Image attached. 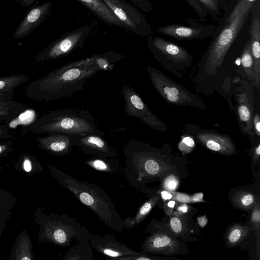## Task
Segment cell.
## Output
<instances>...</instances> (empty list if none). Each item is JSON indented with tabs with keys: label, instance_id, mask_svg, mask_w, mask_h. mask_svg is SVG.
Listing matches in <instances>:
<instances>
[{
	"label": "cell",
	"instance_id": "1",
	"mask_svg": "<svg viewBox=\"0 0 260 260\" xmlns=\"http://www.w3.org/2000/svg\"><path fill=\"white\" fill-rule=\"evenodd\" d=\"M100 71L95 54L73 61L30 83L25 94L46 102L68 97L83 89L87 79Z\"/></svg>",
	"mask_w": 260,
	"mask_h": 260
},
{
	"label": "cell",
	"instance_id": "2",
	"mask_svg": "<svg viewBox=\"0 0 260 260\" xmlns=\"http://www.w3.org/2000/svg\"><path fill=\"white\" fill-rule=\"evenodd\" d=\"M57 182L93 211L107 226L116 232L124 229L123 220L108 194L95 184L80 181L55 167L49 166Z\"/></svg>",
	"mask_w": 260,
	"mask_h": 260
},
{
	"label": "cell",
	"instance_id": "3",
	"mask_svg": "<svg viewBox=\"0 0 260 260\" xmlns=\"http://www.w3.org/2000/svg\"><path fill=\"white\" fill-rule=\"evenodd\" d=\"M123 151L125 176L133 186L161 177L170 169L157 149L140 141L130 140Z\"/></svg>",
	"mask_w": 260,
	"mask_h": 260
},
{
	"label": "cell",
	"instance_id": "4",
	"mask_svg": "<svg viewBox=\"0 0 260 260\" xmlns=\"http://www.w3.org/2000/svg\"><path fill=\"white\" fill-rule=\"evenodd\" d=\"M29 129L36 134L64 133L83 135L88 134L104 137L91 114L84 110L63 109L50 111L31 123Z\"/></svg>",
	"mask_w": 260,
	"mask_h": 260
},
{
	"label": "cell",
	"instance_id": "5",
	"mask_svg": "<svg viewBox=\"0 0 260 260\" xmlns=\"http://www.w3.org/2000/svg\"><path fill=\"white\" fill-rule=\"evenodd\" d=\"M252 6L243 8L233 18H224L222 27L218 31H215V36L204 57L203 68L207 75H215L221 67L229 49L251 12Z\"/></svg>",
	"mask_w": 260,
	"mask_h": 260
},
{
	"label": "cell",
	"instance_id": "6",
	"mask_svg": "<svg viewBox=\"0 0 260 260\" xmlns=\"http://www.w3.org/2000/svg\"><path fill=\"white\" fill-rule=\"evenodd\" d=\"M91 234L73 217L67 214L51 215L46 216L42 222L40 239L64 247L71 245L75 239L78 241Z\"/></svg>",
	"mask_w": 260,
	"mask_h": 260
},
{
	"label": "cell",
	"instance_id": "7",
	"mask_svg": "<svg viewBox=\"0 0 260 260\" xmlns=\"http://www.w3.org/2000/svg\"><path fill=\"white\" fill-rule=\"evenodd\" d=\"M147 43L157 61L178 78H182L192 64L191 55L180 46L152 34L147 37Z\"/></svg>",
	"mask_w": 260,
	"mask_h": 260
},
{
	"label": "cell",
	"instance_id": "8",
	"mask_svg": "<svg viewBox=\"0 0 260 260\" xmlns=\"http://www.w3.org/2000/svg\"><path fill=\"white\" fill-rule=\"evenodd\" d=\"M147 71L154 88L168 104L181 106H191L205 109L203 101L197 95L170 79L153 67Z\"/></svg>",
	"mask_w": 260,
	"mask_h": 260
},
{
	"label": "cell",
	"instance_id": "9",
	"mask_svg": "<svg viewBox=\"0 0 260 260\" xmlns=\"http://www.w3.org/2000/svg\"><path fill=\"white\" fill-rule=\"evenodd\" d=\"M91 30V25H84L66 32L36 56L37 62H44L63 57L77 48H82Z\"/></svg>",
	"mask_w": 260,
	"mask_h": 260
},
{
	"label": "cell",
	"instance_id": "10",
	"mask_svg": "<svg viewBox=\"0 0 260 260\" xmlns=\"http://www.w3.org/2000/svg\"><path fill=\"white\" fill-rule=\"evenodd\" d=\"M126 29L141 37L151 34V27L145 16L125 0H103Z\"/></svg>",
	"mask_w": 260,
	"mask_h": 260
},
{
	"label": "cell",
	"instance_id": "11",
	"mask_svg": "<svg viewBox=\"0 0 260 260\" xmlns=\"http://www.w3.org/2000/svg\"><path fill=\"white\" fill-rule=\"evenodd\" d=\"M240 83L235 94L238 123L243 135L252 137L255 135L252 122L254 115L253 85L246 79L241 80Z\"/></svg>",
	"mask_w": 260,
	"mask_h": 260
},
{
	"label": "cell",
	"instance_id": "12",
	"mask_svg": "<svg viewBox=\"0 0 260 260\" xmlns=\"http://www.w3.org/2000/svg\"><path fill=\"white\" fill-rule=\"evenodd\" d=\"M121 92L125 103L124 110L128 115L140 119L155 130L161 132L167 131L166 123L149 110L140 95L133 88L125 84L123 86Z\"/></svg>",
	"mask_w": 260,
	"mask_h": 260
},
{
	"label": "cell",
	"instance_id": "13",
	"mask_svg": "<svg viewBox=\"0 0 260 260\" xmlns=\"http://www.w3.org/2000/svg\"><path fill=\"white\" fill-rule=\"evenodd\" d=\"M189 26L171 24L157 27L159 32L178 40H201L214 34L216 27L214 25H203L195 21L188 20Z\"/></svg>",
	"mask_w": 260,
	"mask_h": 260
},
{
	"label": "cell",
	"instance_id": "14",
	"mask_svg": "<svg viewBox=\"0 0 260 260\" xmlns=\"http://www.w3.org/2000/svg\"><path fill=\"white\" fill-rule=\"evenodd\" d=\"M89 241L92 248L107 257L109 259L117 260L121 257L140 253L131 249L124 243L120 242L113 236L108 234L104 235L92 234Z\"/></svg>",
	"mask_w": 260,
	"mask_h": 260
},
{
	"label": "cell",
	"instance_id": "15",
	"mask_svg": "<svg viewBox=\"0 0 260 260\" xmlns=\"http://www.w3.org/2000/svg\"><path fill=\"white\" fill-rule=\"evenodd\" d=\"M71 136L74 145L86 154L108 158L115 157L117 155V149L110 146L104 137L92 134Z\"/></svg>",
	"mask_w": 260,
	"mask_h": 260
},
{
	"label": "cell",
	"instance_id": "16",
	"mask_svg": "<svg viewBox=\"0 0 260 260\" xmlns=\"http://www.w3.org/2000/svg\"><path fill=\"white\" fill-rule=\"evenodd\" d=\"M38 1L27 12L13 34L15 39H21L31 32L51 12L52 3L48 1L39 5Z\"/></svg>",
	"mask_w": 260,
	"mask_h": 260
},
{
	"label": "cell",
	"instance_id": "17",
	"mask_svg": "<svg viewBox=\"0 0 260 260\" xmlns=\"http://www.w3.org/2000/svg\"><path fill=\"white\" fill-rule=\"evenodd\" d=\"M191 128L197 140L209 150L225 155L236 153L235 146L229 136L212 131L200 129L196 126V130Z\"/></svg>",
	"mask_w": 260,
	"mask_h": 260
},
{
	"label": "cell",
	"instance_id": "18",
	"mask_svg": "<svg viewBox=\"0 0 260 260\" xmlns=\"http://www.w3.org/2000/svg\"><path fill=\"white\" fill-rule=\"evenodd\" d=\"M252 20L250 27V43L253 60L255 79L254 86L260 90V15L259 1L257 0L252 6Z\"/></svg>",
	"mask_w": 260,
	"mask_h": 260
},
{
	"label": "cell",
	"instance_id": "19",
	"mask_svg": "<svg viewBox=\"0 0 260 260\" xmlns=\"http://www.w3.org/2000/svg\"><path fill=\"white\" fill-rule=\"evenodd\" d=\"M141 247L142 251L147 253L168 255L178 251L179 243L164 233L154 232L145 240Z\"/></svg>",
	"mask_w": 260,
	"mask_h": 260
},
{
	"label": "cell",
	"instance_id": "20",
	"mask_svg": "<svg viewBox=\"0 0 260 260\" xmlns=\"http://www.w3.org/2000/svg\"><path fill=\"white\" fill-rule=\"evenodd\" d=\"M36 139L40 149L55 155L68 154L74 145L71 134L51 133L48 136L37 137Z\"/></svg>",
	"mask_w": 260,
	"mask_h": 260
},
{
	"label": "cell",
	"instance_id": "21",
	"mask_svg": "<svg viewBox=\"0 0 260 260\" xmlns=\"http://www.w3.org/2000/svg\"><path fill=\"white\" fill-rule=\"evenodd\" d=\"M87 8L94 15L108 25L125 28L103 0H76Z\"/></svg>",
	"mask_w": 260,
	"mask_h": 260
},
{
	"label": "cell",
	"instance_id": "22",
	"mask_svg": "<svg viewBox=\"0 0 260 260\" xmlns=\"http://www.w3.org/2000/svg\"><path fill=\"white\" fill-rule=\"evenodd\" d=\"M29 79L25 74L0 77V99L6 101L12 100L15 89Z\"/></svg>",
	"mask_w": 260,
	"mask_h": 260
},
{
	"label": "cell",
	"instance_id": "23",
	"mask_svg": "<svg viewBox=\"0 0 260 260\" xmlns=\"http://www.w3.org/2000/svg\"><path fill=\"white\" fill-rule=\"evenodd\" d=\"M91 235L79 240L78 242L67 252L63 259L94 260L92 247L89 243Z\"/></svg>",
	"mask_w": 260,
	"mask_h": 260
},
{
	"label": "cell",
	"instance_id": "24",
	"mask_svg": "<svg viewBox=\"0 0 260 260\" xmlns=\"http://www.w3.org/2000/svg\"><path fill=\"white\" fill-rule=\"evenodd\" d=\"M159 199L160 196L158 194L153 196L141 205L134 216L127 217L122 219L124 229H131L139 224L148 215Z\"/></svg>",
	"mask_w": 260,
	"mask_h": 260
},
{
	"label": "cell",
	"instance_id": "25",
	"mask_svg": "<svg viewBox=\"0 0 260 260\" xmlns=\"http://www.w3.org/2000/svg\"><path fill=\"white\" fill-rule=\"evenodd\" d=\"M26 109V106L23 103L0 99V123L13 120Z\"/></svg>",
	"mask_w": 260,
	"mask_h": 260
},
{
	"label": "cell",
	"instance_id": "26",
	"mask_svg": "<svg viewBox=\"0 0 260 260\" xmlns=\"http://www.w3.org/2000/svg\"><path fill=\"white\" fill-rule=\"evenodd\" d=\"M241 62L244 77L254 86L255 75L249 40L246 42L242 52Z\"/></svg>",
	"mask_w": 260,
	"mask_h": 260
},
{
	"label": "cell",
	"instance_id": "27",
	"mask_svg": "<svg viewBox=\"0 0 260 260\" xmlns=\"http://www.w3.org/2000/svg\"><path fill=\"white\" fill-rule=\"evenodd\" d=\"M233 203L240 209L250 210L257 203L259 198L249 191L239 190L236 191L232 196Z\"/></svg>",
	"mask_w": 260,
	"mask_h": 260
},
{
	"label": "cell",
	"instance_id": "28",
	"mask_svg": "<svg viewBox=\"0 0 260 260\" xmlns=\"http://www.w3.org/2000/svg\"><path fill=\"white\" fill-rule=\"evenodd\" d=\"M251 228L247 226L234 224L230 227L226 234V243L234 246L242 241L248 235Z\"/></svg>",
	"mask_w": 260,
	"mask_h": 260
},
{
	"label": "cell",
	"instance_id": "29",
	"mask_svg": "<svg viewBox=\"0 0 260 260\" xmlns=\"http://www.w3.org/2000/svg\"><path fill=\"white\" fill-rule=\"evenodd\" d=\"M124 55L113 51L103 54H95L96 63L101 71H111L114 67V63L124 58Z\"/></svg>",
	"mask_w": 260,
	"mask_h": 260
},
{
	"label": "cell",
	"instance_id": "30",
	"mask_svg": "<svg viewBox=\"0 0 260 260\" xmlns=\"http://www.w3.org/2000/svg\"><path fill=\"white\" fill-rule=\"evenodd\" d=\"M85 164L99 171L112 173L115 171L108 157L94 156L86 160Z\"/></svg>",
	"mask_w": 260,
	"mask_h": 260
},
{
	"label": "cell",
	"instance_id": "31",
	"mask_svg": "<svg viewBox=\"0 0 260 260\" xmlns=\"http://www.w3.org/2000/svg\"><path fill=\"white\" fill-rule=\"evenodd\" d=\"M16 259L19 260H31L32 259L30 240L25 235L22 237L17 246Z\"/></svg>",
	"mask_w": 260,
	"mask_h": 260
},
{
	"label": "cell",
	"instance_id": "32",
	"mask_svg": "<svg viewBox=\"0 0 260 260\" xmlns=\"http://www.w3.org/2000/svg\"><path fill=\"white\" fill-rule=\"evenodd\" d=\"M212 16L219 15L220 5L219 0H197Z\"/></svg>",
	"mask_w": 260,
	"mask_h": 260
},
{
	"label": "cell",
	"instance_id": "33",
	"mask_svg": "<svg viewBox=\"0 0 260 260\" xmlns=\"http://www.w3.org/2000/svg\"><path fill=\"white\" fill-rule=\"evenodd\" d=\"M179 185V180L176 175L170 174L162 180L161 187L164 190L173 191L177 189Z\"/></svg>",
	"mask_w": 260,
	"mask_h": 260
},
{
	"label": "cell",
	"instance_id": "34",
	"mask_svg": "<svg viewBox=\"0 0 260 260\" xmlns=\"http://www.w3.org/2000/svg\"><path fill=\"white\" fill-rule=\"evenodd\" d=\"M252 211L250 217V222L252 228L259 231L260 228V205L259 201L251 209Z\"/></svg>",
	"mask_w": 260,
	"mask_h": 260
},
{
	"label": "cell",
	"instance_id": "35",
	"mask_svg": "<svg viewBox=\"0 0 260 260\" xmlns=\"http://www.w3.org/2000/svg\"><path fill=\"white\" fill-rule=\"evenodd\" d=\"M195 146V143L191 137H182L178 144V149L182 152L187 153L190 152Z\"/></svg>",
	"mask_w": 260,
	"mask_h": 260
},
{
	"label": "cell",
	"instance_id": "36",
	"mask_svg": "<svg viewBox=\"0 0 260 260\" xmlns=\"http://www.w3.org/2000/svg\"><path fill=\"white\" fill-rule=\"evenodd\" d=\"M170 219V225L172 231L177 234H180L183 230V224L180 215L173 212Z\"/></svg>",
	"mask_w": 260,
	"mask_h": 260
},
{
	"label": "cell",
	"instance_id": "37",
	"mask_svg": "<svg viewBox=\"0 0 260 260\" xmlns=\"http://www.w3.org/2000/svg\"><path fill=\"white\" fill-rule=\"evenodd\" d=\"M158 259H170V258L158 257L148 255V253L142 251L138 254L121 257L117 260H156Z\"/></svg>",
	"mask_w": 260,
	"mask_h": 260
},
{
	"label": "cell",
	"instance_id": "38",
	"mask_svg": "<svg viewBox=\"0 0 260 260\" xmlns=\"http://www.w3.org/2000/svg\"><path fill=\"white\" fill-rule=\"evenodd\" d=\"M198 13L200 19L205 20L206 18L207 11L197 0H185Z\"/></svg>",
	"mask_w": 260,
	"mask_h": 260
},
{
	"label": "cell",
	"instance_id": "39",
	"mask_svg": "<svg viewBox=\"0 0 260 260\" xmlns=\"http://www.w3.org/2000/svg\"><path fill=\"white\" fill-rule=\"evenodd\" d=\"M126 1V0H125ZM136 6L143 12L148 13L153 11L152 4L149 0H127Z\"/></svg>",
	"mask_w": 260,
	"mask_h": 260
},
{
	"label": "cell",
	"instance_id": "40",
	"mask_svg": "<svg viewBox=\"0 0 260 260\" xmlns=\"http://www.w3.org/2000/svg\"><path fill=\"white\" fill-rule=\"evenodd\" d=\"M172 193V199L179 203H193L192 197L188 194L176 192V191H171Z\"/></svg>",
	"mask_w": 260,
	"mask_h": 260
},
{
	"label": "cell",
	"instance_id": "41",
	"mask_svg": "<svg viewBox=\"0 0 260 260\" xmlns=\"http://www.w3.org/2000/svg\"><path fill=\"white\" fill-rule=\"evenodd\" d=\"M13 142L10 140L6 141H0V157L7 154L13 151Z\"/></svg>",
	"mask_w": 260,
	"mask_h": 260
},
{
	"label": "cell",
	"instance_id": "42",
	"mask_svg": "<svg viewBox=\"0 0 260 260\" xmlns=\"http://www.w3.org/2000/svg\"><path fill=\"white\" fill-rule=\"evenodd\" d=\"M167 203L164 202L163 208L166 212V213L169 215L171 216L173 212V209L176 205L177 201L174 200H170Z\"/></svg>",
	"mask_w": 260,
	"mask_h": 260
},
{
	"label": "cell",
	"instance_id": "43",
	"mask_svg": "<svg viewBox=\"0 0 260 260\" xmlns=\"http://www.w3.org/2000/svg\"><path fill=\"white\" fill-rule=\"evenodd\" d=\"M253 126L255 132V134L260 137V116L258 113H256L253 117Z\"/></svg>",
	"mask_w": 260,
	"mask_h": 260
},
{
	"label": "cell",
	"instance_id": "44",
	"mask_svg": "<svg viewBox=\"0 0 260 260\" xmlns=\"http://www.w3.org/2000/svg\"><path fill=\"white\" fill-rule=\"evenodd\" d=\"M10 136V133L8 125L0 123V141L7 139Z\"/></svg>",
	"mask_w": 260,
	"mask_h": 260
},
{
	"label": "cell",
	"instance_id": "45",
	"mask_svg": "<svg viewBox=\"0 0 260 260\" xmlns=\"http://www.w3.org/2000/svg\"><path fill=\"white\" fill-rule=\"evenodd\" d=\"M189 207L186 203H180L177 207L175 213L177 215L181 216L188 212Z\"/></svg>",
	"mask_w": 260,
	"mask_h": 260
},
{
	"label": "cell",
	"instance_id": "46",
	"mask_svg": "<svg viewBox=\"0 0 260 260\" xmlns=\"http://www.w3.org/2000/svg\"><path fill=\"white\" fill-rule=\"evenodd\" d=\"M23 165L24 170L27 172L31 171L32 169V164L29 156L28 155H25L23 156Z\"/></svg>",
	"mask_w": 260,
	"mask_h": 260
},
{
	"label": "cell",
	"instance_id": "47",
	"mask_svg": "<svg viewBox=\"0 0 260 260\" xmlns=\"http://www.w3.org/2000/svg\"><path fill=\"white\" fill-rule=\"evenodd\" d=\"M157 194H158L160 196V197L164 202L170 200H172V193L171 191L165 190H160L157 192Z\"/></svg>",
	"mask_w": 260,
	"mask_h": 260
},
{
	"label": "cell",
	"instance_id": "48",
	"mask_svg": "<svg viewBox=\"0 0 260 260\" xmlns=\"http://www.w3.org/2000/svg\"><path fill=\"white\" fill-rule=\"evenodd\" d=\"M19 3L22 8H26L30 6L37 0H12Z\"/></svg>",
	"mask_w": 260,
	"mask_h": 260
},
{
	"label": "cell",
	"instance_id": "49",
	"mask_svg": "<svg viewBox=\"0 0 260 260\" xmlns=\"http://www.w3.org/2000/svg\"><path fill=\"white\" fill-rule=\"evenodd\" d=\"M193 203L205 202L203 200L204 194L202 192L197 193L192 195Z\"/></svg>",
	"mask_w": 260,
	"mask_h": 260
},
{
	"label": "cell",
	"instance_id": "50",
	"mask_svg": "<svg viewBox=\"0 0 260 260\" xmlns=\"http://www.w3.org/2000/svg\"><path fill=\"white\" fill-rule=\"evenodd\" d=\"M260 156V143L259 142L258 143L257 145L255 146L253 151V160L254 161H257L259 158Z\"/></svg>",
	"mask_w": 260,
	"mask_h": 260
},
{
	"label": "cell",
	"instance_id": "51",
	"mask_svg": "<svg viewBox=\"0 0 260 260\" xmlns=\"http://www.w3.org/2000/svg\"><path fill=\"white\" fill-rule=\"evenodd\" d=\"M199 225L202 228H204L208 223V218L206 215L199 216L197 218Z\"/></svg>",
	"mask_w": 260,
	"mask_h": 260
},
{
	"label": "cell",
	"instance_id": "52",
	"mask_svg": "<svg viewBox=\"0 0 260 260\" xmlns=\"http://www.w3.org/2000/svg\"><path fill=\"white\" fill-rule=\"evenodd\" d=\"M1 231H0V236H1Z\"/></svg>",
	"mask_w": 260,
	"mask_h": 260
}]
</instances>
